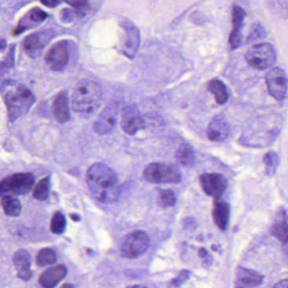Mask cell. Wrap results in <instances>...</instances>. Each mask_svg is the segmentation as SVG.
I'll use <instances>...</instances> for the list:
<instances>
[{
	"instance_id": "5b68a950",
	"label": "cell",
	"mask_w": 288,
	"mask_h": 288,
	"mask_svg": "<svg viewBox=\"0 0 288 288\" xmlns=\"http://www.w3.org/2000/svg\"><path fill=\"white\" fill-rule=\"evenodd\" d=\"M144 179L151 183H177L182 179L180 170L171 164L154 162L144 168Z\"/></svg>"
},
{
	"instance_id": "8fae6325",
	"label": "cell",
	"mask_w": 288,
	"mask_h": 288,
	"mask_svg": "<svg viewBox=\"0 0 288 288\" xmlns=\"http://www.w3.org/2000/svg\"><path fill=\"white\" fill-rule=\"evenodd\" d=\"M119 103L117 102L108 104L95 123V131L100 135H108L116 127L119 116Z\"/></svg>"
},
{
	"instance_id": "603a6c76",
	"label": "cell",
	"mask_w": 288,
	"mask_h": 288,
	"mask_svg": "<svg viewBox=\"0 0 288 288\" xmlns=\"http://www.w3.org/2000/svg\"><path fill=\"white\" fill-rule=\"evenodd\" d=\"M272 234L283 244L288 243V218L287 211L283 208L278 211L272 226Z\"/></svg>"
},
{
	"instance_id": "ab89813d",
	"label": "cell",
	"mask_w": 288,
	"mask_h": 288,
	"mask_svg": "<svg viewBox=\"0 0 288 288\" xmlns=\"http://www.w3.org/2000/svg\"><path fill=\"white\" fill-rule=\"evenodd\" d=\"M6 46L7 45H6L5 40L0 39V50H3L5 48Z\"/></svg>"
},
{
	"instance_id": "7c38bea8",
	"label": "cell",
	"mask_w": 288,
	"mask_h": 288,
	"mask_svg": "<svg viewBox=\"0 0 288 288\" xmlns=\"http://www.w3.org/2000/svg\"><path fill=\"white\" fill-rule=\"evenodd\" d=\"M200 185L209 196L219 198L227 189V181L220 173H204L200 177Z\"/></svg>"
},
{
	"instance_id": "ffe728a7",
	"label": "cell",
	"mask_w": 288,
	"mask_h": 288,
	"mask_svg": "<svg viewBox=\"0 0 288 288\" xmlns=\"http://www.w3.org/2000/svg\"><path fill=\"white\" fill-rule=\"evenodd\" d=\"M264 277L254 270L239 267L236 274V286L239 288L257 287L263 283Z\"/></svg>"
},
{
	"instance_id": "9a60e30c",
	"label": "cell",
	"mask_w": 288,
	"mask_h": 288,
	"mask_svg": "<svg viewBox=\"0 0 288 288\" xmlns=\"http://www.w3.org/2000/svg\"><path fill=\"white\" fill-rule=\"evenodd\" d=\"M53 37L50 31H39L31 34L24 40L23 47L25 53L31 58L38 57L48 41Z\"/></svg>"
},
{
	"instance_id": "4dcf8cb0",
	"label": "cell",
	"mask_w": 288,
	"mask_h": 288,
	"mask_svg": "<svg viewBox=\"0 0 288 288\" xmlns=\"http://www.w3.org/2000/svg\"><path fill=\"white\" fill-rule=\"evenodd\" d=\"M57 255L54 250L51 249H43L38 253L36 256V262L39 266H46L49 264L55 263Z\"/></svg>"
},
{
	"instance_id": "74e56055",
	"label": "cell",
	"mask_w": 288,
	"mask_h": 288,
	"mask_svg": "<svg viewBox=\"0 0 288 288\" xmlns=\"http://www.w3.org/2000/svg\"><path fill=\"white\" fill-rule=\"evenodd\" d=\"M72 16V13L70 10H64L63 12V17H64V20H71Z\"/></svg>"
},
{
	"instance_id": "d590c367",
	"label": "cell",
	"mask_w": 288,
	"mask_h": 288,
	"mask_svg": "<svg viewBox=\"0 0 288 288\" xmlns=\"http://www.w3.org/2000/svg\"><path fill=\"white\" fill-rule=\"evenodd\" d=\"M13 64H14V47H11V49L8 52V56L4 58V60L1 64V69H7L12 66Z\"/></svg>"
},
{
	"instance_id": "6da1fadb",
	"label": "cell",
	"mask_w": 288,
	"mask_h": 288,
	"mask_svg": "<svg viewBox=\"0 0 288 288\" xmlns=\"http://www.w3.org/2000/svg\"><path fill=\"white\" fill-rule=\"evenodd\" d=\"M86 183L92 195L103 203L114 202L119 195L117 175L105 164H93L86 173Z\"/></svg>"
},
{
	"instance_id": "d6a6232c",
	"label": "cell",
	"mask_w": 288,
	"mask_h": 288,
	"mask_svg": "<svg viewBox=\"0 0 288 288\" xmlns=\"http://www.w3.org/2000/svg\"><path fill=\"white\" fill-rule=\"evenodd\" d=\"M66 227V220L64 215L59 212L54 214L51 221V231L56 234H61L64 233Z\"/></svg>"
},
{
	"instance_id": "44dd1931",
	"label": "cell",
	"mask_w": 288,
	"mask_h": 288,
	"mask_svg": "<svg viewBox=\"0 0 288 288\" xmlns=\"http://www.w3.org/2000/svg\"><path fill=\"white\" fill-rule=\"evenodd\" d=\"M47 17L46 12L39 8H31L30 11L28 12L22 19H20L19 24L16 27L14 28L13 34L18 35L21 33L25 30H27L31 26L36 25L38 23H41Z\"/></svg>"
},
{
	"instance_id": "9c48e42d",
	"label": "cell",
	"mask_w": 288,
	"mask_h": 288,
	"mask_svg": "<svg viewBox=\"0 0 288 288\" xmlns=\"http://www.w3.org/2000/svg\"><path fill=\"white\" fill-rule=\"evenodd\" d=\"M266 85L272 97L279 102H283L288 92V76L285 70L274 67L270 69L266 77Z\"/></svg>"
},
{
	"instance_id": "f546056e",
	"label": "cell",
	"mask_w": 288,
	"mask_h": 288,
	"mask_svg": "<svg viewBox=\"0 0 288 288\" xmlns=\"http://www.w3.org/2000/svg\"><path fill=\"white\" fill-rule=\"evenodd\" d=\"M158 202L161 207H172L176 204V197L170 189H161L158 193Z\"/></svg>"
},
{
	"instance_id": "484cf974",
	"label": "cell",
	"mask_w": 288,
	"mask_h": 288,
	"mask_svg": "<svg viewBox=\"0 0 288 288\" xmlns=\"http://www.w3.org/2000/svg\"><path fill=\"white\" fill-rule=\"evenodd\" d=\"M176 159L177 162L185 166H193L195 161L194 149L191 145L183 144L179 146L176 151Z\"/></svg>"
},
{
	"instance_id": "52a82bcc",
	"label": "cell",
	"mask_w": 288,
	"mask_h": 288,
	"mask_svg": "<svg viewBox=\"0 0 288 288\" xmlns=\"http://www.w3.org/2000/svg\"><path fill=\"white\" fill-rule=\"evenodd\" d=\"M35 183V177L31 173H15L3 178L0 182V195H19L31 190Z\"/></svg>"
},
{
	"instance_id": "3957f363",
	"label": "cell",
	"mask_w": 288,
	"mask_h": 288,
	"mask_svg": "<svg viewBox=\"0 0 288 288\" xmlns=\"http://www.w3.org/2000/svg\"><path fill=\"white\" fill-rule=\"evenodd\" d=\"M3 94L11 120L25 115L34 103L33 95L25 86L8 85L3 88Z\"/></svg>"
},
{
	"instance_id": "8d00e7d4",
	"label": "cell",
	"mask_w": 288,
	"mask_h": 288,
	"mask_svg": "<svg viewBox=\"0 0 288 288\" xmlns=\"http://www.w3.org/2000/svg\"><path fill=\"white\" fill-rule=\"evenodd\" d=\"M61 2L62 0H41V3L43 5L49 7V8H55L57 6L59 5Z\"/></svg>"
},
{
	"instance_id": "cb8c5ba5",
	"label": "cell",
	"mask_w": 288,
	"mask_h": 288,
	"mask_svg": "<svg viewBox=\"0 0 288 288\" xmlns=\"http://www.w3.org/2000/svg\"><path fill=\"white\" fill-rule=\"evenodd\" d=\"M53 111L59 123H65L69 119V101L65 92H60L53 102Z\"/></svg>"
},
{
	"instance_id": "b9f144b4",
	"label": "cell",
	"mask_w": 288,
	"mask_h": 288,
	"mask_svg": "<svg viewBox=\"0 0 288 288\" xmlns=\"http://www.w3.org/2000/svg\"><path fill=\"white\" fill-rule=\"evenodd\" d=\"M72 218L74 220H79V217H77V216H72Z\"/></svg>"
},
{
	"instance_id": "e0dca14e",
	"label": "cell",
	"mask_w": 288,
	"mask_h": 288,
	"mask_svg": "<svg viewBox=\"0 0 288 288\" xmlns=\"http://www.w3.org/2000/svg\"><path fill=\"white\" fill-rule=\"evenodd\" d=\"M246 13L238 5L233 7V30L229 36V44L233 50L237 49L242 43V29Z\"/></svg>"
},
{
	"instance_id": "836d02e7",
	"label": "cell",
	"mask_w": 288,
	"mask_h": 288,
	"mask_svg": "<svg viewBox=\"0 0 288 288\" xmlns=\"http://www.w3.org/2000/svg\"><path fill=\"white\" fill-rule=\"evenodd\" d=\"M266 36V31L261 23L253 24L250 29L249 36L247 37V42H253L262 40Z\"/></svg>"
},
{
	"instance_id": "d6986e66",
	"label": "cell",
	"mask_w": 288,
	"mask_h": 288,
	"mask_svg": "<svg viewBox=\"0 0 288 288\" xmlns=\"http://www.w3.org/2000/svg\"><path fill=\"white\" fill-rule=\"evenodd\" d=\"M66 267L62 265L50 267L39 277V284L46 288H54L66 276Z\"/></svg>"
},
{
	"instance_id": "f1b7e54d",
	"label": "cell",
	"mask_w": 288,
	"mask_h": 288,
	"mask_svg": "<svg viewBox=\"0 0 288 288\" xmlns=\"http://www.w3.org/2000/svg\"><path fill=\"white\" fill-rule=\"evenodd\" d=\"M280 162V158L277 152L270 151L264 156V163L266 165L267 174H272L276 172L277 166Z\"/></svg>"
},
{
	"instance_id": "5bb4252c",
	"label": "cell",
	"mask_w": 288,
	"mask_h": 288,
	"mask_svg": "<svg viewBox=\"0 0 288 288\" xmlns=\"http://www.w3.org/2000/svg\"><path fill=\"white\" fill-rule=\"evenodd\" d=\"M69 61V53L66 42L60 41L51 47L46 56V62L51 69L61 71L66 67Z\"/></svg>"
},
{
	"instance_id": "ac0fdd59",
	"label": "cell",
	"mask_w": 288,
	"mask_h": 288,
	"mask_svg": "<svg viewBox=\"0 0 288 288\" xmlns=\"http://www.w3.org/2000/svg\"><path fill=\"white\" fill-rule=\"evenodd\" d=\"M212 216L214 222L221 230L227 229L229 219H230V207L228 203L226 202L221 198H216L213 204Z\"/></svg>"
},
{
	"instance_id": "60d3db41",
	"label": "cell",
	"mask_w": 288,
	"mask_h": 288,
	"mask_svg": "<svg viewBox=\"0 0 288 288\" xmlns=\"http://www.w3.org/2000/svg\"><path fill=\"white\" fill-rule=\"evenodd\" d=\"M286 282H287V280L283 281V283H278V284H277L276 287H284V288H288V286L283 285V283H286Z\"/></svg>"
},
{
	"instance_id": "e575fe53",
	"label": "cell",
	"mask_w": 288,
	"mask_h": 288,
	"mask_svg": "<svg viewBox=\"0 0 288 288\" xmlns=\"http://www.w3.org/2000/svg\"><path fill=\"white\" fill-rule=\"evenodd\" d=\"M190 274H191L190 272H188L187 270L182 271L179 274L177 275V277L170 283V286L174 287V288L180 287V286L183 285V283H185L186 281L188 280L190 277Z\"/></svg>"
},
{
	"instance_id": "ba28073f",
	"label": "cell",
	"mask_w": 288,
	"mask_h": 288,
	"mask_svg": "<svg viewBox=\"0 0 288 288\" xmlns=\"http://www.w3.org/2000/svg\"><path fill=\"white\" fill-rule=\"evenodd\" d=\"M150 245V238L144 231H134L125 238L121 246L122 256L136 259L143 255Z\"/></svg>"
},
{
	"instance_id": "d4e9b609",
	"label": "cell",
	"mask_w": 288,
	"mask_h": 288,
	"mask_svg": "<svg viewBox=\"0 0 288 288\" xmlns=\"http://www.w3.org/2000/svg\"><path fill=\"white\" fill-rule=\"evenodd\" d=\"M208 89L211 94L213 95L215 100L218 104L222 105L227 103L229 94L227 86H225V84L222 81L214 79L210 81V83L208 85Z\"/></svg>"
},
{
	"instance_id": "277c9868",
	"label": "cell",
	"mask_w": 288,
	"mask_h": 288,
	"mask_svg": "<svg viewBox=\"0 0 288 288\" xmlns=\"http://www.w3.org/2000/svg\"><path fill=\"white\" fill-rule=\"evenodd\" d=\"M280 125L251 126L240 137V143L249 147H266L276 141L280 135Z\"/></svg>"
},
{
	"instance_id": "2e32d148",
	"label": "cell",
	"mask_w": 288,
	"mask_h": 288,
	"mask_svg": "<svg viewBox=\"0 0 288 288\" xmlns=\"http://www.w3.org/2000/svg\"><path fill=\"white\" fill-rule=\"evenodd\" d=\"M230 135V125L222 115L214 117L207 129L208 138L211 142H223Z\"/></svg>"
},
{
	"instance_id": "83f0119b",
	"label": "cell",
	"mask_w": 288,
	"mask_h": 288,
	"mask_svg": "<svg viewBox=\"0 0 288 288\" xmlns=\"http://www.w3.org/2000/svg\"><path fill=\"white\" fill-rule=\"evenodd\" d=\"M49 188H50V178L49 177H44L36 183L34 189L33 196L36 200H45L48 197Z\"/></svg>"
},
{
	"instance_id": "7a4b0ae2",
	"label": "cell",
	"mask_w": 288,
	"mask_h": 288,
	"mask_svg": "<svg viewBox=\"0 0 288 288\" xmlns=\"http://www.w3.org/2000/svg\"><path fill=\"white\" fill-rule=\"evenodd\" d=\"M102 97L103 91L99 84L90 80H81L73 92V109L81 114H92L99 108Z\"/></svg>"
},
{
	"instance_id": "f35d334b",
	"label": "cell",
	"mask_w": 288,
	"mask_h": 288,
	"mask_svg": "<svg viewBox=\"0 0 288 288\" xmlns=\"http://www.w3.org/2000/svg\"><path fill=\"white\" fill-rule=\"evenodd\" d=\"M199 255H200V257L201 258H206L207 257L208 253L205 249H200L199 250Z\"/></svg>"
},
{
	"instance_id": "7402d4cb",
	"label": "cell",
	"mask_w": 288,
	"mask_h": 288,
	"mask_svg": "<svg viewBox=\"0 0 288 288\" xmlns=\"http://www.w3.org/2000/svg\"><path fill=\"white\" fill-rule=\"evenodd\" d=\"M31 258L30 254L25 250L17 251L14 255V265L16 268L18 277L22 280H29L31 277L30 266Z\"/></svg>"
},
{
	"instance_id": "30bf717a",
	"label": "cell",
	"mask_w": 288,
	"mask_h": 288,
	"mask_svg": "<svg viewBox=\"0 0 288 288\" xmlns=\"http://www.w3.org/2000/svg\"><path fill=\"white\" fill-rule=\"evenodd\" d=\"M122 27L124 36L121 42V51L124 55L132 59L137 54L141 44L140 31L131 21H125Z\"/></svg>"
},
{
	"instance_id": "4fadbf2b",
	"label": "cell",
	"mask_w": 288,
	"mask_h": 288,
	"mask_svg": "<svg viewBox=\"0 0 288 288\" xmlns=\"http://www.w3.org/2000/svg\"><path fill=\"white\" fill-rule=\"evenodd\" d=\"M144 120L138 108L135 105H128L124 108L121 115V126L128 135H136L144 128Z\"/></svg>"
},
{
	"instance_id": "4316f807",
	"label": "cell",
	"mask_w": 288,
	"mask_h": 288,
	"mask_svg": "<svg viewBox=\"0 0 288 288\" xmlns=\"http://www.w3.org/2000/svg\"><path fill=\"white\" fill-rule=\"evenodd\" d=\"M1 205L6 215L9 216H19L21 211V205L19 200L12 195H4L1 199Z\"/></svg>"
},
{
	"instance_id": "8992f818",
	"label": "cell",
	"mask_w": 288,
	"mask_h": 288,
	"mask_svg": "<svg viewBox=\"0 0 288 288\" xmlns=\"http://www.w3.org/2000/svg\"><path fill=\"white\" fill-rule=\"evenodd\" d=\"M245 58L250 66L259 70H265L274 65L277 61V52L270 43H259L250 47Z\"/></svg>"
},
{
	"instance_id": "1f68e13d",
	"label": "cell",
	"mask_w": 288,
	"mask_h": 288,
	"mask_svg": "<svg viewBox=\"0 0 288 288\" xmlns=\"http://www.w3.org/2000/svg\"><path fill=\"white\" fill-rule=\"evenodd\" d=\"M64 1L74 8L75 14H77V16L80 18L85 16L89 11L90 8L89 0H64Z\"/></svg>"
}]
</instances>
